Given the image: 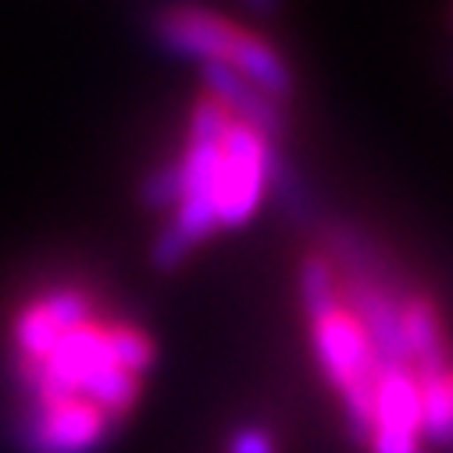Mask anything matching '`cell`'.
<instances>
[{"label": "cell", "instance_id": "1", "mask_svg": "<svg viewBox=\"0 0 453 453\" xmlns=\"http://www.w3.org/2000/svg\"><path fill=\"white\" fill-rule=\"evenodd\" d=\"M15 375L26 403L82 400L115 425H122L140 400V379L115 365L107 343V321H96V314L68 328L36 365H19Z\"/></svg>", "mask_w": 453, "mask_h": 453}, {"label": "cell", "instance_id": "2", "mask_svg": "<svg viewBox=\"0 0 453 453\" xmlns=\"http://www.w3.org/2000/svg\"><path fill=\"white\" fill-rule=\"evenodd\" d=\"M307 328H311L314 361L328 379V386L335 389L339 403H343L354 439L365 446L372 435L375 379H379V361L368 347V339L343 300L318 318H307Z\"/></svg>", "mask_w": 453, "mask_h": 453}, {"label": "cell", "instance_id": "3", "mask_svg": "<svg viewBox=\"0 0 453 453\" xmlns=\"http://www.w3.org/2000/svg\"><path fill=\"white\" fill-rule=\"evenodd\" d=\"M229 122L233 119L225 115L211 96H200L193 104V115H189L186 147L175 157L182 193H179V203H175V211L165 225L189 250L203 247L207 240H214L221 233L218 229V211H214V182H218L221 136H225V129H229Z\"/></svg>", "mask_w": 453, "mask_h": 453}, {"label": "cell", "instance_id": "4", "mask_svg": "<svg viewBox=\"0 0 453 453\" xmlns=\"http://www.w3.org/2000/svg\"><path fill=\"white\" fill-rule=\"evenodd\" d=\"M275 154H279V143L265 140L261 133L240 122H229V129L221 136L218 182H214L218 229H243L261 211Z\"/></svg>", "mask_w": 453, "mask_h": 453}, {"label": "cell", "instance_id": "5", "mask_svg": "<svg viewBox=\"0 0 453 453\" xmlns=\"http://www.w3.org/2000/svg\"><path fill=\"white\" fill-rule=\"evenodd\" d=\"M119 425L93 403H26L19 418L22 453H100Z\"/></svg>", "mask_w": 453, "mask_h": 453}, {"label": "cell", "instance_id": "6", "mask_svg": "<svg viewBox=\"0 0 453 453\" xmlns=\"http://www.w3.org/2000/svg\"><path fill=\"white\" fill-rule=\"evenodd\" d=\"M154 36L168 54L182 61L233 68L250 29L229 22L211 8H165L154 15Z\"/></svg>", "mask_w": 453, "mask_h": 453}, {"label": "cell", "instance_id": "7", "mask_svg": "<svg viewBox=\"0 0 453 453\" xmlns=\"http://www.w3.org/2000/svg\"><path fill=\"white\" fill-rule=\"evenodd\" d=\"M421 393L411 368H379L368 453H421Z\"/></svg>", "mask_w": 453, "mask_h": 453}, {"label": "cell", "instance_id": "8", "mask_svg": "<svg viewBox=\"0 0 453 453\" xmlns=\"http://www.w3.org/2000/svg\"><path fill=\"white\" fill-rule=\"evenodd\" d=\"M89 318H93V303H89V296L82 289L65 286V289L40 293L36 300H29L19 311L15 328H12L19 365H36L68 328H75V325H82Z\"/></svg>", "mask_w": 453, "mask_h": 453}, {"label": "cell", "instance_id": "9", "mask_svg": "<svg viewBox=\"0 0 453 453\" xmlns=\"http://www.w3.org/2000/svg\"><path fill=\"white\" fill-rule=\"evenodd\" d=\"M200 82H203V96H211L233 122L261 133L272 143H282V136L289 133L286 107L275 104L272 96H265L257 86H250L233 68H225V65H200Z\"/></svg>", "mask_w": 453, "mask_h": 453}, {"label": "cell", "instance_id": "10", "mask_svg": "<svg viewBox=\"0 0 453 453\" xmlns=\"http://www.w3.org/2000/svg\"><path fill=\"white\" fill-rule=\"evenodd\" d=\"M403 332H407V350H411V372L414 375H439V372L453 368L442 314L428 296L407 293V300H403Z\"/></svg>", "mask_w": 453, "mask_h": 453}, {"label": "cell", "instance_id": "11", "mask_svg": "<svg viewBox=\"0 0 453 453\" xmlns=\"http://www.w3.org/2000/svg\"><path fill=\"white\" fill-rule=\"evenodd\" d=\"M296 296H300V307L307 318H318L325 311H332L343 293H339V272L332 268V261L321 254V250H311L300 257V268H296Z\"/></svg>", "mask_w": 453, "mask_h": 453}, {"label": "cell", "instance_id": "12", "mask_svg": "<svg viewBox=\"0 0 453 453\" xmlns=\"http://www.w3.org/2000/svg\"><path fill=\"white\" fill-rule=\"evenodd\" d=\"M107 343L115 365L133 379H143L157 365V343L150 339V332H143L133 321H107Z\"/></svg>", "mask_w": 453, "mask_h": 453}, {"label": "cell", "instance_id": "13", "mask_svg": "<svg viewBox=\"0 0 453 453\" xmlns=\"http://www.w3.org/2000/svg\"><path fill=\"white\" fill-rule=\"evenodd\" d=\"M182 193V179H179V165L168 161L161 168H154L143 182H140V203L154 214H172Z\"/></svg>", "mask_w": 453, "mask_h": 453}, {"label": "cell", "instance_id": "14", "mask_svg": "<svg viewBox=\"0 0 453 453\" xmlns=\"http://www.w3.org/2000/svg\"><path fill=\"white\" fill-rule=\"evenodd\" d=\"M225 453H279V439L268 425H240L229 442H225Z\"/></svg>", "mask_w": 453, "mask_h": 453}, {"label": "cell", "instance_id": "15", "mask_svg": "<svg viewBox=\"0 0 453 453\" xmlns=\"http://www.w3.org/2000/svg\"><path fill=\"white\" fill-rule=\"evenodd\" d=\"M449 396H453V372H449Z\"/></svg>", "mask_w": 453, "mask_h": 453}]
</instances>
